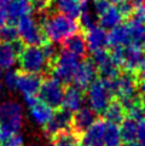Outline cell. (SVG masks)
<instances>
[{
	"instance_id": "obj_1",
	"label": "cell",
	"mask_w": 145,
	"mask_h": 146,
	"mask_svg": "<svg viewBox=\"0 0 145 146\" xmlns=\"http://www.w3.org/2000/svg\"><path fill=\"white\" fill-rule=\"evenodd\" d=\"M40 25L45 39L53 44H62L63 41L79 30L76 19L57 11H47L40 15Z\"/></svg>"
},
{
	"instance_id": "obj_2",
	"label": "cell",
	"mask_w": 145,
	"mask_h": 146,
	"mask_svg": "<svg viewBox=\"0 0 145 146\" xmlns=\"http://www.w3.org/2000/svg\"><path fill=\"white\" fill-rule=\"evenodd\" d=\"M24 122V110L22 104L13 99L0 103V144L19 133Z\"/></svg>"
},
{
	"instance_id": "obj_3",
	"label": "cell",
	"mask_w": 145,
	"mask_h": 146,
	"mask_svg": "<svg viewBox=\"0 0 145 146\" xmlns=\"http://www.w3.org/2000/svg\"><path fill=\"white\" fill-rule=\"evenodd\" d=\"M115 98L114 79H97L86 88V100L88 108L96 113H102Z\"/></svg>"
},
{
	"instance_id": "obj_4",
	"label": "cell",
	"mask_w": 145,
	"mask_h": 146,
	"mask_svg": "<svg viewBox=\"0 0 145 146\" xmlns=\"http://www.w3.org/2000/svg\"><path fill=\"white\" fill-rule=\"evenodd\" d=\"M17 62L22 72L41 75L50 70V63L40 46H24Z\"/></svg>"
},
{
	"instance_id": "obj_5",
	"label": "cell",
	"mask_w": 145,
	"mask_h": 146,
	"mask_svg": "<svg viewBox=\"0 0 145 146\" xmlns=\"http://www.w3.org/2000/svg\"><path fill=\"white\" fill-rule=\"evenodd\" d=\"M109 52L120 69L122 68L127 71L137 72L145 62V53L137 44H129L125 47H114Z\"/></svg>"
},
{
	"instance_id": "obj_6",
	"label": "cell",
	"mask_w": 145,
	"mask_h": 146,
	"mask_svg": "<svg viewBox=\"0 0 145 146\" xmlns=\"http://www.w3.org/2000/svg\"><path fill=\"white\" fill-rule=\"evenodd\" d=\"M80 64V58H77L70 52L62 50L59 51L58 56L56 57V59L52 62V64L50 65V70L52 77L57 79L59 82L64 85H69L72 82L74 75L79 68Z\"/></svg>"
},
{
	"instance_id": "obj_7",
	"label": "cell",
	"mask_w": 145,
	"mask_h": 146,
	"mask_svg": "<svg viewBox=\"0 0 145 146\" xmlns=\"http://www.w3.org/2000/svg\"><path fill=\"white\" fill-rule=\"evenodd\" d=\"M15 24L18 32V39L24 46H41L46 41L40 22L33 15L22 17Z\"/></svg>"
},
{
	"instance_id": "obj_8",
	"label": "cell",
	"mask_w": 145,
	"mask_h": 146,
	"mask_svg": "<svg viewBox=\"0 0 145 146\" xmlns=\"http://www.w3.org/2000/svg\"><path fill=\"white\" fill-rule=\"evenodd\" d=\"M63 94H64L63 83L59 82L55 77L50 76V77H46L41 82L38 98L55 110V109H59L62 106Z\"/></svg>"
},
{
	"instance_id": "obj_9",
	"label": "cell",
	"mask_w": 145,
	"mask_h": 146,
	"mask_svg": "<svg viewBox=\"0 0 145 146\" xmlns=\"http://www.w3.org/2000/svg\"><path fill=\"white\" fill-rule=\"evenodd\" d=\"M90 60L96 66L100 79H115L120 74V66L114 62L110 52L106 50H98L92 52Z\"/></svg>"
},
{
	"instance_id": "obj_10",
	"label": "cell",
	"mask_w": 145,
	"mask_h": 146,
	"mask_svg": "<svg viewBox=\"0 0 145 146\" xmlns=\"http://www.w3.org/2000/svg\"><path fill=\"white\" fill-rule=\"evenodd\" d=\"M71 117L72 112L65 110L63 108L57 109L53 111L50 121L43 127L44 135L46 138H53L58 133H62L64 130H69L71 127Z\"/></svg>"
},
{
	"instance_id": "obj_11",
	"label": "cell",
	"mask_w": 145,
	"mask_h": 146,
	"mask_svg": "<svg viewBox=\"0 0 145 146\" xmlns=\"http://www.w3.org/2000/svg\"><path fill=\"white\" fill-rule=\"evenodd\" d=\"M29 110L30 119L39 127H44L50 121L53 113V109L49 106L47 104L41 102L38 97H28L23 98Z\"/></svg>"
},
{
	"instance_id": "obj_12",
	"label": "cell",
	"mask_w": 145,
	"mask_h": 146,
	"mask_svg": "<svg viewBox=\"0 0 145 146\" xmlns=\"http://www.w3.org/2000/svg\"><path fill=\"white\" fill-rule=\"evenodd\" d=\"M97 76H98V72L96 66L93 65L90 58L85 59L80 62L79 68H77V70L74 75V79H72V85L76 86L77 88H80L81 91H86V88L97 79Z\"/></svg>"
},
{
	"instance_id": "obj_13",
	"label": "cell",
	"mask_w": 145,
	"mask_h": 146,
	"mask_svg": "<svg viewBox=\"0 0 145 146\" xmlns=\"http://www.w3.org/2000/svg\"><path fill=\"white\" fill-rule=\"evenodd\" d=\"M41 82H43L41 75L28 74V72H19L16 91H18L23 98L38 97Z\"/></svg>"
},
{
	"instance_id": "obj_14",
	"label": "cell",
	"mask_w": 145,
	"mask_h": 146,
	"mask_svg": "<svg viewBox=\"0 0 145 146\" xmlns=\"http://www.w3.org/2000/svg\"><path fill=\"white\" fill-rule=\"evenodd\" d=\"M104 128L105 122L97 119L90 128H87L79 137V146H104Z\"/></svg>"
},
{
	"instance_id": "obj_15",
	"label": "cell",
	"mask_w": 145,
	"mask_h": 146,
	"mask_svg": "<svg viewBox=\"0 0 145 146\" xmlns=\"http://www.w3.org/2000/svg\"><path fill=\"white\" fill-rule=\"evenodd\" d=\"M96 121H97V113L88 106H82L79 110L72 112L70 128L75 134L80 135L87 128H90Z\"/></svg>"
},
{
	"instance_id": "obj_16",
	"label": "cell",
	"mask_w": 145,
	"mask_h": 146,
	"mask_svg": "<svg viewBox=\"0 0 145 146\" xmlns=\"http://www.w3.org/2000/svg\"><path fill=\"white\" fill-rule=\"evenodd\" d=\"M24 47L21 41L16 42H3L0 41V68L3 70L12 69L17 63L18 54Z\"/></svg>"
},
{
	"instance_id": "obj_17",
	"label": "cell",
	"mask_w": 145,
	"mask_h": 146,
	"mask_svg": "<svg viewBox=\"0 0 145 146\" xmlns=\"http://www.w3.org/2000/svg\"><path fill=\"white\" fill-rule=\"evenodd\" d=\"M85 102V94L84 91L77 88L74 85H69L68 87L64 88V94H63V100H62V106L70 112H75L79 110L80 108L84 106Z\"/></svg>"
},
{
	"instance_id": "obj_18",
	"label": "cell",
	"mask_w": 145,
	"mask_h": 146,
	"mask_svg": "<svg viewBox=\"0 0 145 146\" xmlns=\"http://www.w3.org/2000/svg\"><path fill=\"white\" fill-rule=\"evenodd\" d=\"M84 36L86 40L87 48L91 52L105 50V47L108 46V32L100 25H96V27L86 30V34Z\"/></svg>"
},
{
	"instance_id": "obj_19",
	"label": "cell",
	"mask_w": 145,
	"mask_h": 146,
	"mask_svg": "<svg viewBox=\"0 0 145 146\" xmlns=\"http://www.w3.org/2000/svg\"><path fill=\"white\" fill-rule=\"evenodd\" d=\"M62 45H63V50L70 52V53L76 56L77 58L85 59L87 57V53H88V48H87V45H86L85 36L79 32L68 36V38L62 42Z\"/></svg>"
},
{
	"instance_id": "obj_20",
	"label": "cell",
	"mask_w": 145,
	"mask_h": 146,
	"mask_svg": "<svg viewBox=\"0 0 145 146\" xmlns=\"http://www.w3.org/2000/svg\"><path fill=\"white\" fill-rule=\"evenodd\" d=\"M7 22L16 23L18 19L33 13L32 4L28 0H10L6 3Z\"/></svg>"
},
{
	"instance_id": "obj_21",
	"label": "cell",
	"mask_w": 145,
	"mask_h": 146,
	"mask_svg": "<svg viewBox=\"0 0 145 146\" xmlns=\"http://www.w3.org/2000/svg\"><path fill=\"white\" fill-rule=\"evenodd\" d=\"M82 0H51V9L53 11L67 15L74 19H77L81 12Z\"/></svg>"
},
{
	"instance_id": "obj_22",
	"label": "cell",
	"mask_w": 145,
	"mask_h": 146,
	"mask_svg": "<svg viewBox=\"0 0 145 146\" xmlns=\"http://www.w3.org/2000/svg\"><path fill=\"white\" fill-rule=\"evenodd\" d=\"M132 44L131 38H129V33L127 29L126 23H121L116 25L115 28L110 29L108 33V46L111 48L114 47H125V46Z\"/></svg>"
},
{
	"instance_id": "obj_23",
	"label": "cell",
	"mask_w": 145,
	"mask_h": 146,
	"mask_svg": "<svg viewBox=\"0 0 145 146\" xmlns=\"http://www.w3.org/2000/svg\"><path fill=\"white\" fill-rule=\"evenodd\" d=\"M123 16L121 15L120 10L116 5H110L104 12L98 16V23L102 28H104L105 30H110L112 28H115L116 25L122 23Z\"/></svg>"
},
{
	"instance_id": "obj_24",
	"label": "cell",
	"mask_w": 145,
	"mask_h": 146,
	"mask_svg": "<svg viewBox=\"0 0 145 146\" xmlns=\"http://www.w3.org/2000/svg\"><path fill=\"white\" fill-rule=\"evenodd\" d=\"M104 122L106 123H112V124H120L123 119L126 118V110L122 106V104L118 100H112L109 103V105L105 108V110L102 112Z\"/></svg>"
},
{
	"instance_id": "obj_25",
	"label": "cell",
	"mask_w": 145,
	"mask_h": 146,
	"mask_svg": "<svg viewBox=\"0 0 145 146\" xmlns=\"http://www.w3.org/2000/svg\"><path fill=\"white\" fill-rule=\"evenodd\" d=\"M79 28L84 29L85 32L97 25L98 17L96 12L93 11L92 7V0H82V6H81V12L79 15Z\"/></svg>"
},
{
	"instance_id": "obj_26",
	"label": "cell",
	"mask_w": 145,
	"mask_h": 146,
	"mask_svg": "<svg viewBox=\"0 0 145 146\" xmlns=\"http://www.w3.org/2000/svg\"><path fill=\"white\" fill-rule=\"evenodd\" d=\"M120 134L122 143H134L137 138V129H138V121L131 117H127L120 123Z\"/></svg>"
},
{
	"instance_id": "obj_27",
	"label": "cell",
	"mask_w": 145,
	"mask_h": 146,
	"mask_svg": "<svg viewBox=\"0 0 145 146\" xmlns=\"http://www.w3.org/2000/svg\"><path fill=\"white\" fill-rule=\"evenodd\" d=\"M50 146H79V135L72 130H64L51 138Z\"/></svg>"
},
{
	"instance_id": "obj_28",
	"label": "cell",
	"mask_w": 145,
	"mask_h": 146,
	"mask_svg": "<svg viewBox=\"0 0 145 146\" xmlns=\"http://www.w3.org/2000/svg\"><path fill=\"white\" fill-rule=\"evenodd\" d=\"M104 146H120L122 140H121V134H120V128L117 124L112 123H106L105 122V128H104Z\"/></svg>"
},
{
	"instance_id": "obj_29",
	"label": "cell",
	"mask_w": 145,
	"mask_h": 146,
	"mask_svg": "<svg viewBox=\"0 0 145 146\" xmlns=\"http://www.w3.org/2000/svg\"><path fill=\"white\" fill-rule=\"evenodd\" d=\"M18 40V32L15 23L7 22L0 27V41H3V42H16Z\"/></svg>"
},
{
	"instance_id": "obj_30",
	"label": "cell",
	"mask_w": 145,
	"mask_h": 146,
	"mask_svg": "<svg viewBox=\"0 0 145 146\" xmlns=\"http://www.w3.org/2000/svg\"><path fill=\"white\" fill-rule=\"evenodd\" d=\"M18 75H19V71L15 70V69H7L3 74V77H1L3 87L6 88L9 92H15L17 88Z\"/></svg>"
},
{
	"instance_id": "obj_31",
	"label": "cell",
	"mask_w": 145,
	"mask_h": 146,
	"mask_svg": "<svg viewBox=\"0 0 145 146\" xmlns=\"http://www.w3.org/2000/svg\"><path fill=\"white\" fill-rule=\"evenodd\" d=\"M40 47H41V50H43L44 54H45V57H46V59L49 60V63H50V65H51V64H52V62L56 59V57L58 56V53H59L58 48L56 47V44H53V42H51V41L46 40L45 42L40 46Z\"/></svg>"
},
{
	"instance_id": "obj_32",
	"label": "cell",
	"mask_w": 145,
	"mask_h": 146,
	"mask_svg": "<svg viewBox=\"0 0 145 146\" xmlns=\"http://www.w3.org/2000/svg\"><path fill=\"white\" fill-rule=\"evenodd\" d=\"M136 143L139 146H145V119H142V121L138 122Z\"/></svg>"
},
{
	"instance_id": "obj_33",
	"label": "cell",
	"mask_w": 145,
	"mask_h": 146,
	"mask_svg": "<svg viewBox=\"0 0 145 146\" xmlns=\"http://www.w3.org/2000/svg\"><path fill=\"white\" fill-rule=\"evenodd\" d=\"M7 23V11H6V3L0 0V27Z\"/></svg>"
},
{
	"instance_id": "obj_34",
	"label": "cell",
	"mask_w": 145,
	"mask_h": 146,
	"mask_svg": "<svg viewBox=\"0 0 145 146\" xmlns=\"http://www.w3.org/2000/svg\"><path fill=\"white\" fill-rule=\"evenodd\" d=\"M138 96L142 104L145 106V80H138Z\"/></svg>"
},
{
	"instance_id": "obj_35",
	"label": "cell",
	"mask_w": 145,
	"mask_h": 146,
	"mask_svg": "<svg viewBox=\"0 0 145 146\" xmlns=\"http://www.w3.org/2000/svg\"><path fill=\"white\" fill-rule=\"evenodd\" d=\"M128 3L132 5L133 10H134V11H136V10L142 9V6H143V3H144V0H128Z\"/></svg>"
},
{
	"instance_id": "obj_36",
	"label": "cell",
	"mask_w": 145,
	"mask_h": 146,
	"mask_svg": "<svg viewBox=\"0 0 145 146\" xmlns=\"http://www.w3.org/2000/svg\"><path fill=\"white\" fill-rule=\"evenodd\" d=\"M136 75L138 77V80H145V62H144V64L137 70Z\"/></svg>"
},
{
	"instance_id": "obj_37",
	"label": "cell",
	"mask_w": 145,
	"mask_h": 146,
	"mask_svg": "<svg viewBox=\"0 0 145 146\" xmlns=\"http://www.w3.org/2000/svg\"><path fill=\"white\" fill-rule=\"evenodd\" d=\"M3 69L0 68V99L3 97V93H4V87H3V83H1V77H3Z\"/></svg>"
},
{
	"instance_id": "obj_38",
	"label": "cell",
	"mask_w": 145,
	"mask_h": 146,
	"mask_svg": "<svg viewBox=\"0 0 145 146\" xmlns=\"http://www.w3.org/2000/svg\"><path fill=\"white\" fill-rule=\"evenodd\" d=\"M108 1L110 3L111 5H116V6H117V5H120L122 1H125V0H108Z\"/></svg>"
},
{
	"instance_id": "obj_39",
	"label": "cell",
	"mask_w": 145,
	"mask_h": 146,
	"mask_svg": "<svg viewBox=\"0 0 145 146\" xmlns=\"http://www.w3.org/2000/svg\"><path fill=\"white\" fill-rule=\"evenodd\" d=\"M120 146H139V145L134 141V143H123V145H120Z\"/></svg>"
},
{
	"instance_id": "obj_40",
	"label": "cell",
	"mask_w": 145,
	"mask_h": 146,
	"mask_svg": "<svg viewBox=\"0 0 145 146\" xmlns=\"http://www.w3.org/2000/svg\"><path fill=\"white\" fill-rule=\"evenodd\" d=\"M142 50H143V52L145 53V35H144V38H143V40H142Z\"/></svg>"
},
{
	"instance_id": "obj_41",
	"label": "cell",
	"mask_w": 145,
	"mask_h": 146,
	"mask_svg": "<svg viewBox=\"0 0 145 146\" xmlns=\"http://www.w3.org/2000/svg\"><path fill=\"white\" fill-rule=\"evenodd\" d=\"M142 10H143V12L145 15V0H144V3H143V6H142Z\"/></svg>"
},
{
	"instance_id": "obj_42",
	"label": "cell",
	"mask_w": 145,
	"mask_h": 146,
	"mask_svg": "<svg viewBox=\"0 0 145 146\" xmlns=\"http://www.w3.org/2000/svg\"><path fill=\"white\" fill-rule=\"evenodd\" d=\"M0 146H10L7 143H3V144H0Z\"/></svg>"
},
{
	"instance_id": "obj_43",
	"label": "cell",
	"mask_w": 145,
	"mask_h": 146,
	"mask_svg": "<svg viewBox=\"0 0 145 146\" xmlns=\"http://www.w3.org/2000/svg\"><path fill=\"white\" fill-rule=\"evenodd\" d=\"M3 1H5V3H9V1H10V0H3Z\"/></svg>"
},
{
	"instance_id": "obj_44",
	"label": "cell",
	"mask_w": 145,
	"mask_h": 146,
	"mask_svg": "<svg viewBox=\"0 0 145 146\" xmlns=\"http://www.w3.org/2000/svg\"><path fill=\"white\" fill-rule=\"evenodd\" d=\"M28 1H32V0H28Z\"/></svg>"
},
{
	"instance_id": "obj_45",
	"label": "cell",
	"mask_w": 145,
	"mask_h": 146,
	"mask_svg": "<svg viewBox=\"0 0 145 146\" xmlns=\"http://www.w3.org/2000/svg\"><path fill=\"white\" fill-rule=\"evenodd\" d=\"M144 119H145V116H144Z\"/></svg>"
}]
</instances>
